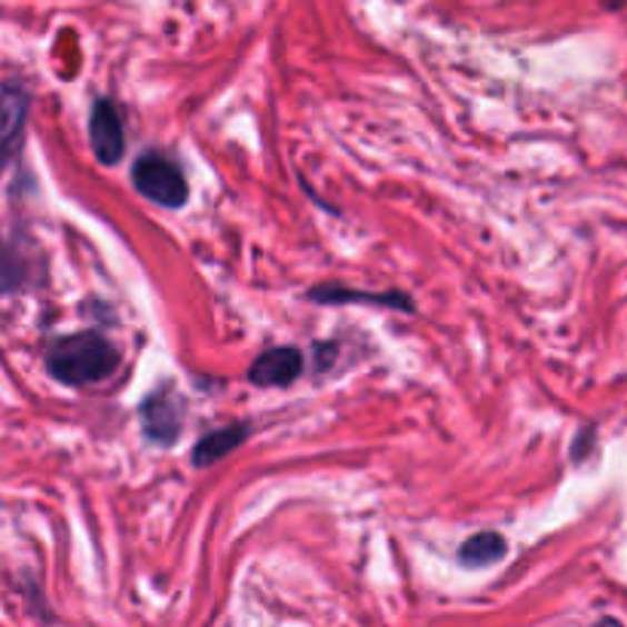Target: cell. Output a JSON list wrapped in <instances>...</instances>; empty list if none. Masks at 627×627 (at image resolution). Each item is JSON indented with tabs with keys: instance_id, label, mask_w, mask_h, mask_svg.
<instances>
[{
	"instance_id": "cell-9",
	"label": "cell",
	"mask_w": 627,
	"mask_h": 627,
	"mask_svg": "<svg viewBox=\"0 0 627 627\" xmlns=\"http://www.w3.org/2000/svg\"><path fill=\"white\" fill-rule=\"evenodd\" d=\"M505 551H508V545L499 533H478V536H471V539L459 548V560L471 569H480V566H490L496 560H502Z\"/></svg>"
},
{
	"instance_id": "cell-6",
	"label": "cell",
	"mask_w": 627,
	"mask_h": 627,
	"mask_svg": "<svg viewBox=\"0 0 627 627\" xmlns=\"http://www.w3.org/2000/svg\"><path fill=\"white\" fill-rule=\"evenodd\" d=\"M309 300L316 303H377V307H398L414 309V303L405 295H370V291H356V288H344V285H319L309 291Z\"/></svg>"
},
{
	"instance_id": "cell-3",
	"label": "cell",
	"mask_w": 627,
	"mask_h": 627,
	"mask_svg": "<svg viewBox=\"0 0 627 627\" xmlns=\"http://www.w3.org/2000/svg\"><path fill=\"white\" fill-rule=\"evenodd\" d=\"M89 141H92V153L101 166H117L126 153V132L123 120L113 108L111 101H96L92 104V117H89Z\"/></svg>"
},
{
	"instance_id": "cell-7",
	"label": "cell",
	"mask_w": 627,
	"mask_h": 627,
	"mask_svg": "<svg viewBox=\"0 0 627 627\" xmlns=\"http://www.w3.org/2000/svg\"><path fill=\"white\" fill-rule=\"evenodd\" d=\"M246 422H236V426H227V429L209 431V435L193 447V466H211V462H218L223 456H230L239 444L246 441Z\"/></svg>"
},
{
	"instance_id": "cell-8",
	"label": "cell",
	"mask_w": 627,
	"mask_h": 627,
	"mask_svg": "<svg viewBox=\"0 0 627 627\" xmlns=\"http://www.w3.org/2000/svg\"><path fill=\"white\" fill-rule=\"evenodd\" d=\"M28 117V89L19 87L16 80L3 89V145L13 153L19 148V132L26 129Z\"/></svg>"
},
{
	"instance_id": "cell-1",
	"label": "cell",
	"mask_w": 627,
	"mask_h": 627,
	"mask_svg": "<svg viewBox=\"0 0 627 627\" xmlns=\"http://www.w3.org/2000/svg\"><path fill=\"white\" fill-rule=\"evenodd\" d=\"M117 368H120V352L99 331L68 334L47 352V370L52 380L74 389L104 382Z\"/></svg>"
},
{
	"instance_id": "cell-4",
	"label": "cell",
	"mask_w": 627,
	"mask_h": 627,
	"mask_svg": "<svg viewBox=\"0 0 627 627\" xmlns=\"http://www.w3.org/2000/svg\"><path fill=\"white\" fill-rule=\"evenodd\" d=\"M141 422H145V435H148L150 441H178L181 426H185V405H181L178 392L160 389V392L150 395L148 401L141 405Z\"/></svg>"
},
{
	"instance_id": "cell-10",
	"label": "cell",
	"mask_w": 627,
	"mask_h": 627,
	"mask_svg": "<svg viewBox=\"0 0 627 627\" xmlns=\"http://www.w3.org/2000/svg\"><path fill=\"white\" fill-rule=\"evenodd\" d=\"M594 627H625L621 621H615V618H600Z\"/></svg>"
},
{
	"instance_id": "cell-5",
	"label": "cell",
	"mask_w": 627,
	"mask_h": 627,
	"mask_svg": "<svg viewBox=\"0 0 627 627\" xmlns=\"http://www.w3.org/2000/svg\"><path fill=\"white\" fill-rule=\"evenodd\" d=\"M300 374H303V356L295 346H279L255 358L248 380L260 389H282V386H291Z\"/></svg>"
},
{
	"instance_id": "cell-2",
	"label": "cell",
	"mask_w": 627,
	"mask_h": 627,
	"mask_svg": "<svg viewBox=\"0 0 627 627\" xmlns=\"http://www.w3.org/2000/svg\"><path fill=\"white\" fill-rule=\"evenodd\" d=\"M132 185L141 197L157 202L162 209H181L190 199L185 172L172 160H166L162 153L138 157L136 166H132Z\"/></svg>"
}]
</instances>
